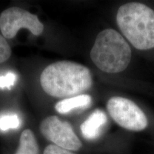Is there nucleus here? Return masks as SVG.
Here are the masks:
<instances>
[{"label":"nucleus","instance_id":"nucleus-1","mask_svg":"<svg viewBox=\"0 0 154 154\" xmlns=\"http://www.w3.org/2000/svg\"><path fill=\"white\" fill-rule=\"evenodd\" d=\"M40 84L49 96L70 98L81 95L93 85L90 70L80 63L59 61L49 65L40 76Z\"/></svg>","mask_w":154,"mask_h":154},{"label":"nucleus","instance_id":"nucleus-2","mask_svg":"<svg viewBox=\"0 0 154 154\" xmlns=\"http://www.w3.org/2000/svg\"><path fill=\"white\" fill-rule=\"evenodd\" d=\"M116 22L120 30L136 49L154 48V11L143 4L127 3L119 9Z\"/></svg>","mask_w":154,"mask_h":154},{"label":"nucleus","instance_id":"nucleus-3","mask_svg":"<svg viewBox=\"0 0 154 154\" xmlns=\"http://www.w3.org/2000/svg\"><path fill=\"white\" fill-rule=\"evenodd\" d=\"M90 56L100 70L115 74L124 72L128 67L131 59V49L118 32L107 29L96 36Z\"/></svg>","mask_w":154,"mask_h":154},{"label":"nucleus","instance_id":"nucleus-4","mask_svg":"<svg viewBox=\"0 0 154 154\" xmlns=\"http://www.w3.org/2000/svg\"><path fill=\"white\" fill-rule=\"evenodd\" d=\"M106 108L111 118L125 129L140 131L148 126L145 113L129 99L120 96L112 97L107 101Z\"/></svg>","mask_w":154,"mask_h":154},{"label":"nucleus","instance_id":"nucleus-5","mask_svg":"<svg viewBox=\"0 0 154 154\" xmlns=\"http://www.w3.org/2000/svg\"><path fill=\"white\" fill-rule=\"evenodd\" d=\"M20 29H26L32 34L39 36L44 26L36 15L20 7L5 9L0 14V30L5 38H12Z\"/></svg>","mask_w":154,"mask_h":154},{"label":"nucleus","instance_id":"nucleus-6","mask_svg":"<svg viewBox=\"0 0 154 154\" xmlns=\"http://www.w3.org/2000/svg\"><path fill=\"white\" fill-rule=\"evenodd\" d=\"M39 129L44 137L59 147L69 151H78L82 148V141L71 124L61 121L57 116H50L44 119L41 122Z\"/></svg>","mask_w":154,"mask_h":154},{"label":"nucleus","instance_id":"nucleus-7","mask_svg":"<svg viewBox=\"0 0 154 154\" xmlns=\"http://www.w3.org/2000/svg\"><path fill=\"white\" fill-rule=\"evenodd\" d=\"M108 118L106 113L100 109H96L81 125L82 136L88 140L97 139L106 126Z\"/></svg>","mask_w":154,"mask_h":154},{"label":"nucleus","instance_id":"nucleus-8","mask_svg":"<svg viewBox=\"0 0 154 154\" xmlns=\"http://www.w3.org/2000/svg\"><path fill=\"white\" fill-rule=\"evenodd\" d=\"M92 98L88 94L81 95L66 98L57 102L55 105V109L58 113L61 114H66L72 112L75 109H85L91 106Z\"/></svg>","mask_w":154,"mask_h":154},{"label":"nucleus","instance_id":"nucleus-9","mask_svg":"<svg viewBox=\"0 0 154 154\" xmlns=\"http://www.w3.org/2000/svg\"><path fill=\"white\" fill-rule=\"evenodd\" d=\"M14 154H39V148L34 134L30 129L22 131L18 149Z\"/></svg>","mask_w":154,"mask_h":154},{"label":"nucleus","instance_id":"nucleus-10","mask_svg":"<svg viewBox=\"0 0 154 154\" xmlns=\"http://www.w3.org/2000/svg\"><path fill=\"white\" fill-rule=\"evenodd\" d=\"M20 125V119L16 114H5L0 116V130L7 131L16 129Z\"/></svg>","mask_w":154,"mask_h":154},{"label":"nucleus","instance_id":"nucleus-11","mask_svg":"<svg viewBox=\"0 0 154 154\" xmlns=\"http://www.w3.org/2000/svg\"><path fill=\"white\" fill-rule=\"evenodd\" d=\"M11 55V49L6 38L0 34V63L7 61Z\"/></svg>","mask_w":154,"mask_h":154},{"label":"nucleus","instance_id":"nucleus-12","mask_svg":"<svg viewBox=\"0 0 154 154\" xmlns=\"http://www.w3.org/2000/svg\"><path fill=\"white\" fill-rule=\"evenodd\" d=\"M17 76L16 74L13 72H9L5 76H0V88H7L10 89L16 82Z\"/></svg>","mask_w":154,"mask_h":154},{"label":"nucleus","instance_id":"nucleus-13","mask_svg":"<svg viewBox=\"0 0 154 154\" xmlns=\"http://www.w3.org/2000/svg\"><path fill=\"white\" fill-rule=\"evenodd\" d=\"M44 154H76L72 153L69 150L62 149L59 146L51 144L47 146L44 151Z\"/></svg>","mask_w":154,"mask_h":154}]
</instances>
